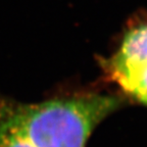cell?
I'll return each mask as SVG.
<instances>
[{
    "instance_id": "cell-1",
    "label": "cell",
    "mask_w": 147,
    "mask_h": 147,
    "mask_svg": "<svg viewBox=\"0 0 147 147\" xmlns=\"http://www.w3.org/2000/svg\"><path fill=\"white\" fill-rule=\"evenodd\" d=\"M121 103L117 96L98 92L37 102L0 97V147H86L96 127Z\"/></svg>"
},
{
    "instance_id": "cell-2",
    "label": "cell",
    "mask_w": 147,
    "mask_h": 147,
    "mask_svg": "<svg viewBox=\"0 0 147 147\" xmlns=\"http://www.w3.org/2000/svg\"><path fill=\"white\" fill-rule=\"evenodd\" d=\"M102 67L128 96L147 105V22L129 28L115 52Z\"/></svg>"
}]
</instances>
